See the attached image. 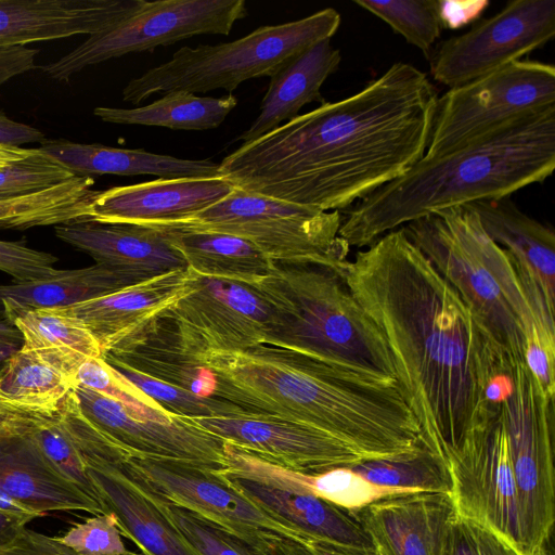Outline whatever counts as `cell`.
Instances as JSON below:
<instances>
[{
    "instance_id": "cell-1",
    "label": "cell",
    "mask_w": 555,
    "mask_h": 555,
    "mask_svg": "<svg viewBox=\"0 0 555 555\" xmlns=\"http://www.w3.org/2000/svg\"><path fill=\"white\" fill-rule=\"evenodd\" d=\"M344 273L386 339L421 443L446 465L498 421L517 365L403 228L357 251Z\"/></svg>"
},
{
    "instance_id": "cell-2",
    "label": "cell",
    "mask_w": 555,
    "mask_h": 555,
    "mask_svg": "<svg viewBox=\"0 0 555 555\" xmlns=\"http://www.w3.org/2000/svg\"><path fill=\"white\" fill-rule=\"evenodd\" d=\"M438 98L424 72L393 63L361 91L243 143L219 164L221 173L250 193L344 210L425 155Z\"/></svg>"
},
{
    "instance_id": "cell-3",
    "label": "cell",
    "mask_w": 555,
    "mask_h": 555,
    "mask_svg": "<svg viewBox=\"0 0 555 555\" xmlns=\"http://www.w3.org/2000/svg\"><path fill=\"white\" fill-rule=\"evenodd\" d=\"M198 360L216 378L214 397L249 414L321 429L363 459L410 452L420 428L396 379L270 345L209 351Z\"/></svg>"
},
{
    "instance_id": "cell-4",
    "label": "cell",
    "mask_w": 555,
    "mask_h": 555,
    "mask_svg": "<svg viewBox=\"0 0 555 555\" xmlns=\"http://www.w3.org/2000/svg\"><path fill=\"white\" fill-rule=\"evenodd\" d=\"M555 167V105L521 115L443 155L423 156L404 175L348 210L339 236L366 247L433 212L509 196Z\"/></svg>"
},
{
    "instance_id": "cell-5",
    "label": "cell",
    "mask_w": 555,
    "mask_h": 555,
    "mask_svg": "<svg viewBox=\"0 0 555 555\" xmlns=\"http://www.w3.org/2000/svg\"><path fill=\"white\" fill-rule=\"evenodd\" d=\"M402 228L515 365L524 363L533 328L555 337L554 309L537 285L522 283L509 254L469 206L446 208Z\"/></svg>"
},
{
    "instance_id": "cell-6",
    "label": "cell",
    "mask_w": 555,
    "mask_h": 555,
    "mask_svg": "<svg viewBox=\"0 0 555 555\" xmlns=\"http://www.w3.org/2000/svg\"><path fill=\"white\" fill-rule=\"evenodd\" d=\"M344 271L274 262L267 275L249 283L275 314L264 345L396 379L386 339L352 295Z\"/></svg>"
},
{
    "instance_id": "cell-7",
    "label": "cell",
    "mask_w": 555,
    "mask_h": 555,
    "mask_svg": "<svg viewBox=\"0 0 555 555\" xmlns=\"http://www.w3.org/2000/svg\"><path fill=\"white\" fill-rule=\"evenodd\" d=\"M340 21L335 9L326 8L297 21L260 26L231 42L182 47L167 62L131 79L122 100L140 104L156 93L171 91L232 92L246 80L271 77L301 51L331 39Z\"/></svg>"
},
{
    "instance_id": "cell-8",
    "label": "cell",
    "mask_w": 555,
    "mask_h": 555,
    "mask_svg": "<svg viewBox=\"0 0 555 555\" xmlns=\"http://www.w3.org/2000/svg\"><path fill=\"white\" fill-rule=\"evenodd\" d=\"M341 221L336 210L321 211L235 188L189 221L171 227L240 236L273 262L345 270L350 247L338 234Z\"/></svg>"
},
{
    "instance_id": "cell-9",
    "label": "cell",
    "mask_w": 555,
    "mask_h": 555,
    "mask_svg": "<svg viewBox=\"0 0 555 555\" xmlns=\"http://www.w3.org/2000/svg\"><path fill=\"white\" fill-rule=\"evenodd\" d=\"M516 482L522 554L543 548L555 520L554 399L525 363L514 370V388L502 404Z\"/></svg>"
},
{
    "instance_id": "cell-10",
    "label": "cell",
    "mask_w": 555,
    "mask_h": 555,
    "mask_svg": "<svg viewBox=\"0 0 555 555\" xmlns=\"http://www.w3.org/2000/svg\"><path fill=\"white\" fill-rule=\"evenodd\" d=\"M555 105V68L518 60L438 98L424 156L435 157L521 116Z\"/></svg>"
},
{
    "instance_id": "cell-11",
    "label": "cell",
    "mask_w": 555,
    "mask_h": 555,
    "mask_svg": "<svg viewBox=\"0 0 555 555\" xmlns=\"http://www.w3.org/2000/svg\"><path fill=\"white\" fill-rule=\"evenodd\" d=\"M248 15L244 0L145 1L111 28L90 36L57 61L42 66L53 79L67 81L88 66L129 53L151 52L199 35H229Z\"/></svg>"
},
{
    "instance_id": "cell-12",
    "label": "cell",
    "mask_w": 555,
    "mask_h": 555,
    "mask_svg": "<svg viewBox=\"0 0 555 555\" xmlns=\"http://www.w3.org/2000/svg\"><path fill=\"white\" fill-rule=\"evenodd\" d=\"M555 35L554 0L511 1L466 33L444 40L430 62L450 89L478 79L543 47Z\"/></svg>"
},
{
    "instance_id": "cell-13",
    "label": "cell",
    "mask_w": 555,
    "mask_h": 555,
    "mask_svg": "<svg viewBox=\"0 0 555 555\" xmlns=\"http://www.w3.org/2000/svg\"><path fill=\"white\" fill-rule=\"evenodd\" d=\"M165 312L197 354L266 344L274 310L253 285L192 271L188 292Z\"/></svg>"
},
{
    "instance_id": "cell-14",
    "label": "cell",
    "mask_w": 555,
    "mask_h": 555,
    "mask_svg": "<svg viewBox=\"0 0 555 555\" xmlns=\"http://www.w3.org/2000/svg\"><path fill=\"white\" fill-rule=\"evenodd\" d=\"M224 463L223 482L305 540L375 550L353 512L291 487L268 461L224 441Z\"/></svg>"
},
{
    "instance_id": "cell-15",
    "label": "cell",
    "mask_w": 555,
    "mask_h": 555,
    "mask_svg": "<svg viewBox=\"0 0 555 555\" xmlns=\"http://www.w3.org/2000/svg\"><path fill=\"white\" fill-rule=\"evenodd\" d=\"M446 465L456 514L488 526L522 553L518 495L500 416L466 438Z\"/></svg>"
},
{
    "instance_id": "cell-16",
    "label": "cell",
    "mask_w": 555,
    "mask_h": 555,
    "mask_svg": "<svg viewBox=\"0 0 555 555\" xmlns=\"http://www.w3.org/2000/svg\"><path fill=\"white\" fill-rule=\"evenodd\" d=\"M126 464L131 474L156 496L212 524L245 545H251L268 532L306 541L235 492L216 470L138 457H129Z\"/></svg>"
},
{
    "instance_id": "cell-17",
    "label": "cell",
    "mask_w": 555,
    "mask_h": 555,
    "mask_svg": "<svg viewBox=\"0 0 555 555\" xmlns=\"http://www.w3.org/2000/svg\"><path fill=\"white\" fill-rule=\"evenodd\" d=\"M85 416L132 457L192 464L212 470L225 467L224 441L192 420H141L121 403L92 389H74Z\"/></svg>"
},
{
    "instance_id": "cell-18",
    "label": "cell",
    "mask_w": 555,
    "mask_h": 555,
    "mask_svg": "<svg viewBox=\"0 0 555 555\" xmlns=\"http://www.w3.org/2000/svg\"><path fill=\"white\" fill-rule=\"evenodd\" d=\"M192 421L223 441L296 472L319 473L365 460L321 429L272 415L245 414Z\"/></svg>"
},
{
    "instance_id": "cell-19",
    "label": "cell",
    "mask_w": 555,
    "mask_h": 555,
    "mask_svg": "<svg viewBox=\"0 0 555 555\" xmlns=\"http://www.w3.org/2000/svg\"><path fill=\"white\" fill-rule=\"evenodd\" d=\"M235 184L225 177L156 179L98 191L87 221L151 228L189 221L228 196Z\"/></svg>"
},
{
    "instance_id": "cell-20",
    "label": "cell",
    "mask_w": 555,
    "mask_h": 555,
    "mask_svg": "<svg viewBox=\"0 0 555 555\" xmlns=\"http://www.w3.org/2000/svg\"><path fill=\"white\" fill-rule=\"evenodd\" d=\"M0 490L39 517L55 512L105 513L48 462L16 413L0 424Z\"/></svg>"
},
{
    "instance_id": "cell-21",
    "label": "cell",
    "mask_w": 555,
    "mask_h": 555,
    "mask_svg": "<svg viewBox=\"0 0 555 555\" xmlns=\"http://www.w3.org/2000/svg\"><path fill=\"white\" fill-rule=\"evenodd\" d=\"M353 513L380 555H441L456 515L449 494L425 491L389 495Z\"/></svg>"
},
{
    "instance_id": "cell-22",
    "label": "cell",
    "mask_w": 555,
    "mask_h": 555,
    "mask_svg": "<svg viewBox=\"0 0 555 555\" xmlns=\"http://www.w3.org/2000/svg\"><path fill=\"white\" fill-rule=\"evenodd\" d=\"M146 0H0V48L75 35L93 36L124 21Z\"/></svg>"
},
{
    "instance_id": "cell-23",
    "label": "cell",
    "mask_w": 555,
    "mask_h": 555,
    "mask_svg": "<svg viewBox=\"0 0 555 555\" xmlns=\"http://www.w3.org/2000/svg\"><path fill=\"white\" fill-rule=\"evenodd\" d=\"M54 231L61 241L88 254L96 264L139 282L188 268L181 254L157 228L77 221L55 225Z\"/></svg>"
},
{
    "instance_id": "cell-24",
    "label": "cell",
    "mask_w": 555,
    "mask_h": 555,
    "mask_svg": "<svg viewBox=\"0 0 555 555\" xmlns=\"http://www.w3.org/2000/svg\"><path fill=\"white\" fill-rule=\"evenodd\" d=\"M102 358L111 365L135 371L198 396L214 397L216 390L214 374L202 364L165 311L122 337Z\"/></svg>"
},
{
    "instance_id": "cell-25",
    "label": "cell",
    "mask_w": 555,
    "mask_h": 555,
    "mask_svg": "<svg viewBox=\"0 0 555 555\" xmlns=\"http://www.w3.org/2000/svg\"><path fill=\"white\" fill-rule=\"evenodd\" d=\"M88 358L62 349L21 348L0 369V409L51 417L76 388L78 369Z\"/></svg>"
},
{
    "instance_id": "cell-26",
    "label": "cell",
    "mask_w": 555,
    "mask_h": 555,
    "mask_svg": "<svg viewBox=\"0 0 555 555\" xmlns=\"http://www.w3.org/2000/svg\"><path fill=\"white\" fill-rule=\"evenodd\" d=\"M190 269L173 270L67 307L98 340L102 354L171 307L189 289Z\"/></svg>"
},
{
    "instance_id": "cell-27",
    "label": "cell",
    "mask_w": 555,
    "mask_h": 555,
    "mask_svg": "<svg viewBox=\"0 0 555 555\" xmlns=\"http://www.w3.org/2000/svg\"><path fill=\"white\" fill-rule=\"evenodd\" d=\"M74 177L93 175L156 176L158 179L220 178V165L210 159H184L101 144L75 143L65 139L44 140L38 147Z\"/></svg>"
},
{
    "instance_id": "cell-28",
    "label": "cell",
    "mask_w": 555,
    "mask_h": 555,
    "mask_svg": "<svg viewBox=\"0 0 555 555\" xmlns=\"http://www.w3.org/2000/svg\"><path fill=\"white\" fill-rule=\"evenodd\" d=\"M466 205L478 215L487 234L509 254L518 273L534 281L554 309V231L522 212L509 196Z\"/></svg>"
},
{
    "instance_id": "cell-29",
    "label": "cell",
    "mask_w": 555,
    "mask_h": 555,
    "mask_svg": "<svg viewBox=\"0 0 555 555\" xmlns=\"http://www.w3.org/2000/svg\"><path fill=\"white\" fill-rule=\"evenodd\" d=\"M340 60L331 39L319 41L291 59L270 77L259 115L238 139L253 142L300 115L305 105L323 103L321 87L337 70Z\"/></svg>"
},
{
    "instance_id": "cell-30",
    "label": "cell",
    "mask_w": 555,
    "mask_h": 555,
    "mask_svg": "<svg viewBox=\"0 0 555 555\" xmlns=\"http://www.w3.org/2000/svg\"><path fill=\"white\" fill-rule=\"evenodd\" d=\"M137 283L140 282L134 278L96 263L81 269L59 270L43 280L0 284V313L12 323L28 310L69 307Z\"/></svg>"
},
{
    "instance_id": "cell-31",
    "label": "cell",
    "mask_w": 555,
    "mask_h": 555,
    "mask_svg": "<svg viewBox=\"0 0 555 555\" xmlns=\"http://www.w3.org/2000/svg\"><path fill=\"white\" fill-rule=\"evenodd\" d=\"M157 229L181 254L188 269L201 275L249 284L267 275L274 263L257 246L240 236L178 227Z\"/></svg>"
},
{
    "instance_id": "cell-32",
    "label": "cell",
    "mask_w": 555,
    "mask_h": 555,
    "mask_svg": "<svg viewBox=\"0 0 555 555\" xmlns=\"http://www.w3.org/2000/svg\"><path fill=\"white\" fill-rule=\"evenodd\" d=\"M237 104L230 94L199 96L171 91L160 99L134 108L95 107L93 113L105 122L165 127L172 130H209L219 127Z\"/></svg>"
},
{
    "instance_id": "cell-33",
    "label": "cell",
    "mask_w": 555,
    "mask_h": 555,
    "mask_svg": "<svg viewBox=\"0 0 555 555\" xmlns=\"http://www.w3.org/2000/svg\"><path fill=\"white\" fill-rule=\"evenodd\" d=\"M92 177H75L46 190L0 199V229L26 230L87 221L96 194Z\"/></svg>"
},
{
    "instance_id": "cell-34",
    "label": "cell",
    "mask_w": 555,
    "mask_h": 555,
    "mask_svg": "<svg viewBox=\"0 0 555 555\" xmlns=\"http://www.w3.org/2000/svg\"><path fill=\"white\" fill-rule=\"evenodd\" d=\"M347 467L376 486L404 491L451 493L447 466L422 443L406 453L365 459Z\"/></svg>"
},
{
    "instance_id": "cell-35",
    "label": "cell",
    "mask_w": 555,
    "mask_h": 555,
    "mask_svg": "<svg viewBox=\"0 0 555 555\" xmlns=\"http://www.w3.org/2000/svg\"><path fill=\"white\" fill-rule=\"evenodd\" d=\"M12 324L23 336L24 349H62L88 359L102 357L98 340L67 307L28 310Z\"/></svg>"
},
{
    "instance_id": "cell-36",
    "label": "cell",
    "mask_w": 555,
    "mask_h": 555,
    "mask_svg": "<svg viewBox=\"0 0 555 555\" xmlns=\"http://www.w3.org/2000/svg\"><path fill=\"white\" fill-rule=\"evenodd\" d=\"M273 469L276 476L291 487L350 512H357L389 495L413 492L376 486L347 466L311 474L287 469L275 464Z\"/></svg>"
},
{
    "instance_id": "cell-37",
    "label": "cell",
    "mask_w": 555,
    "mask_h": 555,
    "mask_svg": "<svg viewBox=\"0 0 555 555\" xmlns=\"http://www.w3.org/2000/svg\"><path fill=\"white\" fill-rule=\"evenodd\" d=\"M354 3L383 20L426 55L441 34L437 0H354Z\"/></svg>"
},
{
    "instance_id": "cell-38",
    "label": "cell",
    "mask_w": 555,
    "mask_h": 555,
    "mask_svg": "<svg viewBox=\"0 0 555 555\" xmlns=\"http://www.w3.org/2000/svg\"><path fill=\"white\" fill-rule=\"evenodd\" d=\"M111 366L171 415L194 420L249 414L243 408L223 399L198 396L182 387L154 379L126 367Z\"/></svg>"
},
{
    "instance_id": "cell-39",
    "label": "cell",
    "mask_w": 555,
    "mask_h": 555,
    "mask_svg": "<svg viewBox=\"0 0 555 555\" xmlns=\"http://www.w3.org/2000/svg\"><path fill=\"white\" fill-rule=\"evenodd\" d=\"M22 417L48 462L65 479L102 505L81 455L57 415L51 417L22 415Z\"/></svg>"
},
{
    "instance_id": "cell-40",
    "label": "cell",
    "mask_w": 555,
    "mask_h": 555,
    "mask_svg": "<svg viewBox=\"0 0 555 555\" xmlns=\"http://www.w3.org/2000/svg\"><path fill=\"white\" fill-rule=\"evenodd\" d=\"M77 384L121 403L141 420L168 422L176 415L164 411L153 399L118 374L102 357L87 359L77 373Z\"/></svg>"
},
{
    "instance_id": "cell-41",
    "label": "cell",
    "mask_w": 555,
    "mask_h": 555,
    "mask_svg": "<svg viewBox=\"0 0 555 555\" xmlns=\"http://www.w3.org/2000/svg\"><path fill=\"white\" fill-rule=\"evenodd\" d=\"M149 493L181 540L196 555H251L238 539L189 511L163 501L151 491Z\"/></svg>"
},
{
    "instance_id": "cell-42",
    "label": "cell",
    "mask_w": 555,
    "mask_h": 555,
    "mask_svg": "<svg viewBox=\"0 0 555 555\" xmlns=\"http://www.w3.org/2000/svg\"><path fill=\"white\" fill-rule=\"evenodd\" d=\"M75 178L38 147L26 158L0 167V199L36 193Z\"/></svg>"
},
{
    "instance_id": "cell-43",
    "label": "cell",
    "mask_w": 555,
    "mask_h": 555,
    "mask_svg": "<svg viewBox=\"0 0 555 555\" xmlns=\"http://www.w3.org/2000/svg\"><path fill=\"white\" fill-rule=\"evenodd\" d=\"M55 538V537H54ZM76 555H130L113 513L93 515L55 538Z\"/></svg>"
},
{
    "instance_id": "cell-44",
    "label": "cell",
    "mask_w": 555,
    "mask_h": 555,
    "mask_svg": "<svg viewBox=\"0 0 555 555\" xmlns=\"http://www.w3.org/2000/svg\"><path fill=\"white\" fill-rule=\"evenodd\" d=\"M441 555H522V553L488 526L456 514L448 526Z\"/></svg>"
},
{
    "instance_id": "cell-45",
    "label": "cell",
    "mask_w": 555,
    "mask_h": 555,
    "mask_svg": "<svg viewBox=\"0 0 555 555\" xmlns=\"http://www.w3.org/2000/svg\"><path fill=\"white\" fill-rule=\"evenodd\" d=\"M57 258L47 251L28 247L24 242L0 240V271L11 275L14 283H25L53 276Z\"/></svg>"
},
{
    "instance_id": "cell-46",
    "label": "cell",
    "mask_w": 555,
    "mask_h": 555,
    "mask_svg": "<svg viewBox=\"0 0 555 555\" xmlns=\"http://www.w3.org/2000/svg\"><path fill=\"white\" fill-rule=\"evenodd\" d=\"M555 337L533 328L527 339L524 363L546 395L555 398Z\"/></svg>"
},
{
    "instance_id": "cell-47",
    "label": "cell",
    "mask_w": 555,
    "mask_h": 555,
    "mask_svg": "<svg viewBox=\"0 0 555 555\" xmlns=\"http://www.w3.org/2000/svg\"><path fill=\"white\" fill-rule=\"evenodd\" d=\"M489 5V0H437L441 27L455 30L472 24Z\"/></svg>"
},
{
    "instance_id": "cell-48",
    "label": "cell",
    "mask_w": 555,
    "mask_h": 555,
    "mask_svg": "<svg viewBox=\"0 0 555 555\" xmlns=\"http://www.w3.org/2000/svg\"><path fill=\"white\" fill-rule=\"evenodd\" d=\"M38 50L27 47L0 48V88L10 79L36 67Z\"/></svg>"
},
{
    "instance_id": "cell-49",
    "label": "cell",
    "mask_w": 555,
    "mask_h": 555,
    "mask_svg": "<svg viewBox=\"0 0 555 555\" xmlns=\"http://www.w3.org/2000/svg\"><path fill=\"white\" fill-rule=\"evenodd\" d=\"M246 546L251 555H314L302 541L276 532L264 533Z\"/></svg>"
},
{
    "instance_id": "cell-50",
    "label": "cell",
    "mask_w": 555,
    "mask_h": 555,
    "mask_svg": "<svg viewBox=\"0 0 555 555\" xmlns=\"http://www.w3.org/2000/svg\"><path fill=\"white\" fill-rule=\"evenodd\" d=\"M0 555H57L51 544V537L29 530L26 527L9 545L0 548Z\"/></svg>"
},
{
    "instance_id": "cell-51",
    "label": "cell",
    "mask_w": 555,
    "mask_h": 555,
    "mask_svg": "<svg viewBox=\"0 0 555 555\" xmlns=\"http://www.w3.org/2000/svg\"><path fill=\"white\" fill-rule=\"evenodd\" d=\"M44 140V134L40 130L9 118L0 109V145L21 147L28 143H41Z\"/></svg>"
},
{
    "instance_id": "cell-52",
    "label": "cell",
    "mask_w": 555,
    "mask_h": 555,
    "mask_svg": "<svg viewBox=\"0 0 555 555\" xmlns=\"http://www.w3.org/2000/svg\"><path fill=\"white\" fill-rule=\"evenodd\" d=\"M23 347L21 332L7 319H0V369Z\"/></svg>"
},
{
    "instance_id": "cell-53",
    "label": "cell",
    "mask_w": 555,
    "mask_h": 555,
    "mask_svg": "<svg viewBox=\"0 0 555 555\" xmlns=\"http://www.w3.org/2000/svg\"><path fill=\"white\" fill-rule=\"evenodd\" d=\"M304 543L314 555H380L376 550L344 546L314 539Z\"/></svg>"
},
{
    "instance_id": "cell-54",
    "label": "cell",
    "mask_w": 555,
    "mask_h": 555,
    "mask_svg": "<svg viewBox=\"0 0 555 555\" xmlns=\"http://www.w3.org/2000/svg\"><path fill=\"white\" fill-rule=\"evenodd\" d=\"M30 519L0 512V548L11 544Z\"/></svg>"
},
{
    "instance_id": "cell-55",
    "label": "cell",
    "mask_w": 555,
    "mask_h": 555,
    "mask_svg": "<svg viewBox=\"0 0 555 555\" xmlns=\"http://www.w3.org/2000/svg\"><path fill=\"white\" fill-rule=\"evenodd\" d=\"M0 512L24 517L30 520L39 517L36 513L0 490Z\"/></svg>"
},
{
    "instance_id": "cell-56",
    "label": "cell",
    "mask_w": 555,
    "mask_h": 555,
    "mask_svg": "<svg viewBox=\"0 0 555 555\" xmlns=\"http://www.w3.org/2000/svg\"><path fill=\"white\" fill-rule=\"evenodd\" d=\"M33 152L34 149L0 145V167L22 160L28 157Z\"/></svg>"
},
{
    "instance_id": "cell-57",
    "label": "cell",
    "mask_w": 555,
    "mask_h": 555,
    "mask_svg": "<svg viewBox=\"0 0 555 555\" xmlns=\"http://www.w3.org/2000/svg\"><path fill=\"white\" fill-rule=\"evenodd\" d=\"M51 544L53 546V548L55 550L56 554L57 555H76L75 553H73L69 548H67L66 546L62 545L61 543H59L54 537H51ZM130 555H145L143 553L141 554H135V553H132Z\"/></svg>"
},
{
    "instance_id": "cell-58",
    "label": "cell",
    "mask_w": 555,
    "mask_h": 555,
    "mask_svg": "<svg viewBox=\"0 0 555 555\" xmlns=\"http://www.w3.org/2000/svg\"><path fill=\"white\" fill-rule=\"evenodd\" d=\"M11 412L0 409V424L10 415Z\"/></svg>"
},
{
    "instance_id": "cell-59",
    "label": "cell",
    "mask_w": 555,
    "mask_h": 555,
    "mask_svg": "<svg viewBox=\"0 0 555 555\" xmlns=\"http://www.w3.org/2000/svg\"><path fill=\"white\" fill-rule=\"evenodd\" d=\"M522 555H544V547L543 548H540V550H537L532 553H529V554H522Z\"/></svg>"
}]
</instances>
